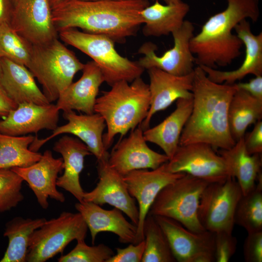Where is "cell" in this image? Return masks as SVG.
Listing matches in <instances>:
<instances>
[{"label": "cell", "instance_id": "33", "mask_svg": "<svg viewBox=\"0 0 262 262\" xmlns=\"http://www.w3.org/2000/svg\"><path fill=\"white\" fill-rule=\"evenodd\" d=\"M143 233L145 247L142 262H176L165 233L149 213L144 221Z\"/></svg>", "mask_w": 262, "mask_h": 262}, {"label": "cell", "instance_id": "28", "mask_svg": "<svg viewBox=\"0 0 262 262\" xmlns=\"http://www.w3.org/2000/svg\"><path fill=\"white\" fill-rule=\"evenodd\" d=\"M218 154L226 162L231 177L237 180L243 195L251 191L261 173V154H249L246 149L244 137L236 141L231 147L220 149Z\"/></svg>", "mask_w": 262, "mask_h": 262}, {"label": "cell", "instance_id": "15", "mask_svg": "<svg viewBox=\"0 0 262 262\" xmlns=\"http://www.w3.org/2000/svg\"><path fill=\"white\" fill-rule=\"evenodd\" d=\"M184 174L168 172L164 163L154 169L134 170L123 176L130 194L138 204L139 221L135 244L144 240V221L159 193L167 184Z\"/></svg>", "mask_w": 262, "mask_h": 262}, {"label": "cell", "instance_id": "3", "mask_svg": "<svg viewBox=\"0 0 262 262\" xmlns=\"http://www.w3.org/2000/svg\"><path fill=\"white\" fill-rule=\"evenodd\" d=\"M227 2V8L210 16L190 40V49L198 66L215 68L230 65L241 55L243 45L232 30L243 19L255 22L259 17V0Z\"/></svg>", "mask_w": 262, "mask_h": 262}, {"label": "cell", "instance_id": "46", "mask_svg": "<svg viewBox=\"0 0 262 262\" xmlns=\"http://www.w3.org/2000/svg\"><path fill=\"white\" fill-rule=\"evenodd\" d=\"M2 74V65H1V58L0 56V78Z\"/></svg>", "mask_w": 262, "mask_h": 262}, {"label": "cell", "instance_id": "10", "mask_svg": "<svg viewBox=\"0 0 262 262\" xmlns=\"http://www.w3.org/2000/svg\"><path fill=\"white\" fill-rule=\"evenodd\" d=\"M172 173H185L206 180L218 182L231 177L223 158L208 144L179 145L173 157L165 163Z\"/></svg>", "mask_w": 262, "mask_h": 262}, {"label": "cell", "instance_id": "5", "mask_svg": "<svg viewBox=\"0 0 262 262\" xmlns=\"http://www.w3.org/2000/svg\"><path fill=\"white\" fill-rule=\"evenodd\" d=\"M84 66L73 51L56 38L43 45H33L27 67L41 84L48 100L52 103L57 101Z\"/></svg>", "mask_w": 262, "mask_h": 262}, {"label": "cell", "instance_id": "4", "mask_svg": "<svg viewBox=\"0 0 262 262\" xmlns=\"http://www.w3.org/2000/svg\"><path fill=\"white\" fill-rule=\"evenodd\" d=\"M149 107V86L141 77L131 82H118L110 90L103 92L96 99L94 112L101 115L106 123L107 132L103 134L106 149L110 147L116 135L122 138L140 125Z\"/></svg>", "mask_w": 262, "mask_h": 262}, {"label": "cell", "instance_id": "9", "mask_svg": "<svg viewBox=\"0 0 262 262\" xmlns=\"http://www.w3.org/2000/svg\"><path fill=\"white\" fill-rule=\"evenodd\" d=\"M243 193L236 179L209 183L202 192L198 210L199 220L208 231L232 233L234 214Z\"/></svg>", "mask_w": 262, "mask_h": 262}, {"label": "cell", "instance_id": "36", "mask_svg": "<svg viewBox=\"0 0 262 262\" xmlns=\"http://www.w3.org/2000/svg\"><path fill=\"white\" fill-rule=\"evenodd\" d=\"M114 251L101 244L89 246L84 240L77 241L75 247L68 253L58 259L59 262H107L114 256Z\"/></svg>", "mask_w": 262, "mask_h": 262}, {"label": "cell", "instance_id": "38", "mask_svg": "<svg viewBox=\"0 0 262 262\" xmlns=\"http://www.w3.org/2000/svg\"><path fill=\"white\" fill-rule=\"evenodd\" d=\"M244 244V256L246 262H262V231L247 233Z\"/></svg>", "mask_w": 262, "mask_h": 262}, {"label": "cell", "instance_id": "12", "mask_svg": "<svg viewBox=\"0 0 262 262\" xmlns=\"http://www.w3.org/2000/svg\"><path fill=\"white\" fill-rule=\"evenodd\" d=\"M153 216L165 233L176 262H215L214 233L194 232L171 218Z\"/></svg>", "mask_w": 262, "mask_h": 262}, {"label": "cell", "instance_id": "35", "mask_svg": "<svg viewBox=\"0 0 262 262\" xmlns=\"http://www.w3.org/2000/svg\"><path fill=\"white\" fill-rule=\"evenodd\" d=\"M23 181L11 168L0 169V213L11 210L24 199Z\"/></svg>", "mask_w": 262, "mask_h": 262}, {"label": "cell", "instance_id": "41", "mask_svg": "<svg viewBox=\"0 0 262 262\" xmlns=\"http://www.w3.org/2000/svg\"><path fill=\"white\" fill-rule=\"evenodd\" d=\"M238 89L242 90L253 97L262 100V76H255L246 82L234 83Z\"/></svg>", "mask_w": 262, "mask_h": 262}, {"label": "cell", "instance_id": "31", "mask_svg": "<svg viewBox=\"0 0 262 262\" xmlns=\"http://www.w3.org/2000/svg\"><path fill=\"white\" fill-rule=\"evenodd\" d=\"M35 136L0 133V169L26 167L38 161L42 154L29 149Z\"/></svg>", "mask_w": 262, "mask_h": 262}, {"label": "cell", "instance_id": "17", "mask_svg": "<svg viewBox=\"0 0 262 262\" xmlns=\"http://www.w3.org/2000/svg\"><path fill=\"white\" fill-rule=\"evenodd\" d=\"M98 181L96 187L84 192L83 201L100 206L108 204L125 213L137 226L139 210L135 199L130 194L121 175L107 162H98Z\"/></svg>", "mask_w": 262, "mask_h": 262}, {"label": "cell", "instance_id": "32", "mask_svg": "<svg viewBox=\"0 0 262 262\" xmlns=\"http://www.w3.org/2000/svg\"><path fill=\"white\" fill-rule=\"evenodd\" d=\"M234 223L251 233L262 231V175L259 174L254 188L242 195L237 205Z\"/></svg>", "mask_w": 262, "mask_h": 262}, {"label": "cell", "instance_id": "34", "mask_svg": "<svg viewBox=\"0 0 262 262\" xmlns=\"http://www.w3.org/2000/svg\"><path fill=\"white\" fill-rule=\"evenodd\" d=\"M33 45L19 35L8 23L0 25V56L27 67Z\"/></svg>", "mask_w": 262, "mask_h": 262}, {"label": "cell", "instance_id": "7", "mask_svg": "<svg viewBox=\"0 0 262 262\" xmlns=\"http://www.w3.org/2000/svg\"><path fill=\"white\" fill-rule=\"evenodd\" d=\"M209 183L184 174L160 191L148 213L171 218L194 232L204 231L198 219V210L201 195Z\"/></svg>", "mask_w": 262, "mask_h": 262}, {"label": "cell", "instance_id": "8", "mask_svg": "<svg viewBox=\"0 0 262 262\" xmlns=\"http://www.w3.org/2000/svg\"><path fill=\"white\" fill-rule=\"evenodd\" d=\"M88 229L79 212H63L46 220L30 236L26 262H45L62 253L72 241L84 240Z\"/></svg>", "mask_w": 262, "mask_h": 262}, {"label": "cell", "instance_id": "18", "mask_svg": "<svg viewBox=\"0 0 262 262\" xmlns=\"http://www.w3.org/2000/svg\"><path fill=\"white\" fill-rule=\"evenodd\" d=\"M147 70L150 107L147 116L140 125L143 131L149 128L151 118L157 112L165 110L179 99L193 98L194 71L178 76L155 67Z\"/></svg>", "mask_w": 262, "mask_h": 262}, {"label": "cell", "instance_id": "14", "mask_svg": "<svg viewBox=\"0 0 262 262\" xmlns=\"http://www.w3.org/2000/svg\"><path fill=\"white\" fill-rule=\"evenodd\" d=\"M63 117L67 122L58 126L51 135L46 138L39 139L35 136L29 149L38 152L47 142L62 134H71L77 137L87 147L97 162H108L109 154L104 147L103 132L106 127L103 117L99 114H77L74 111L63 112Z\"/></svg>", "mask_w": 262, "mask_h": 262}, {"label": "cell", "instance_id": "30", "mask_svg": "<svg viewBox=\"0 0 262 262\" xmlns=\"http://www.w3.org/2000/svg\"><path fill=\"white\" fill-rule=\"evenodd\" d=\"M46 220L16 216L7 222L3 236L8 238V245L0 262H26L30 236Z\"/></svg>", "mask_w": 262, "mask_h": 262}, {"label": "cell", "instance_id": "27", "mask_svg": "<svg viewBox=\"0 0 262 262\" xmlns=\"http://www.w3.org/2000/svg\"><path fill=\"white\" fill-rule=\"evenodd\" d=\"M189 10L190 6L182 1L163 4L155 0L141 12L144 35L160 37L172 34L181 26Z\"/></svg>", "mask_w": 262, "mask_h": 262}, {"label": "cell", "instance_id": "40", "mask_svg": "<svg viewBox=\"0 0 262 262\" xmlns=\"http://www.w3.org/2000/svg\"><path fill=\"white\" fill-rule=\"evenodd\" d=\"M246 149L249 154H262V121L254 124L253 130L248 135L244 136Z\"/></svg>", "mask_w": 262, "mask_h": 262}, {"label": "cell", "instance_id": "29", "mask_svg": "<svg viewBox=\"0 0 262 262\" xmlns=\"http://www.w3.org/2000/svg\"><path fill=\"white\" fill-rule=\"evenodd\" d=\"M262 117V100L237 89L228 109L229 126L234 141L244 137L247 127L261 120Z\"/></svg>", "mask_w": 262, "mask_h": 262}, {"label": "cell", "instance_id": "6", "mask_svg": "<svg viewBox=\"0 0 262 262\" xmlns=\"http://www.w3.org/2000/svg\"><path fill=\"white\" fill-rule=\"evenodd\" d=\"M58 35L64 42L89 56L100 68L104 82L111 86L121 81L131 82L144 71L137 61L119 54L115 42L107 36L76 28L61 31Z\"/></svg>", "mask_w": 262, "mask_h": 262}, {"label": "cell", "instance_id": "37", "mask_svg": "<svg viewBox=\"0 0 262 262\" xmlns=\"http://www.w3.org/2000/svg\"><path fill=\"white\" fill-rule=\"evenodd\" d=\"M232 233L225 231L214 233L215 262H229L235 253L237 241Z\"/></svg>", "mask_w": 262, "mask_h": 262}, {"label": "cell", "instance_id": "23", "mask_svg": "<svg viewBox=\"0 0 262 262\" xmlns=\"http://www.w3.org/2000/svg\"><path fill=\"white\" fill-rule=\"evenodd\" d=\"M82 71L81 77L60 95L55 104L59 110L77 111L85 114L95 113L99 89L104 82L103 75L93 61L84 64Z\"/></svg>", "mask_w": 262, "mask_h": 262}, {"label": "cell", "instance_id": "16", "mask_svg": "<svg viewBox=\"0 0 262 262\" xmlns=\"http://www.w3.org/2000/svg\"><path fill=\"white\" fill-rule=\"evenodd\" d=\"M139 125L128 137L121 139L109 154V165L122 176L134 170L154 169L169 158L148 147Z\"/></svg>", "mask_w": 262, "mask_h": 262}, {"label": "cell", "instance_id": "47", "mask_svg": "<svg viewBox=\"0 0 262 262\" xmlns=\"http://www.w3.org/2000/svg\"><path fill=\"white\" fill-rule=\"evenodd\" d=\"M85 0V1H96V0Z\"/></svg>", "mask_w": 262, "mask_h": 262}, {"label": "cell", "instance_id": "25", "mask_svg": "<svg viewBox=\"0 0 262 262\" xmlns=\"http://www.w3.org/2000/svg\"><path fill=\"white\" fill-rule=\"evenodd\" d=\"M1 65L0 84L17 105L25 102L38 105L50 103L26 66L3 58H1Z\"/></svg>", "mask_w": 262, "mask_h": 262}, {"label": "cell", "instance_id": "11", "mask_svg": "<svg viewBox=\"0 0 262 262\" xmlns=\"http://www.w3.org/2000/svg\"><path fill=\"white\" fill-rule=\"evenodd\" d=\"M194 30L193 24L184 20L181 26L172 33L173 47L160 56L156 53L157 47L155 44L151 42H145L138 49V53L143 55L137 61L138 64L144 69L155 67L178 76L192 72L196 62L190 42L194 36Z\"/></svg>", "mask_w": 262, "mask_h": 262}, {"label": "cell", "instance_id": "48", "mask_svg": "<svg viewBox=\"0 0 262 262\" xmlns=\"http://www.w3.org/2000/svg\"><path fill=\"white\" fill-rule=\"evenodd\" d=\"M15 0H12V2H13H13H14Z\"/></svg>", "mask_w": 262, "mask_h": 262}, {"label": "cell", "instance_id": "44", "mask_svg": "<svg viewBox=\"0 0 262 262\" xmlns=\"http://www.w3.org/2000/svg\"><path fill=\"white\" fill-rule=\"evenodd\" d=\"M62 0H49L51 7L58 4Z\"/></svg>", "mask_w": 262, "mask_h": 262}, {"label": "cell", "instance_id": "1", "mask_svg": "<svg viewBox=\"0 0 262 262\" xmlns=\"http://www.w3.org/2000/svg\"><path fill=\"white\" fill-rule=\"evenodd\" d=\"M147 0H62L51 7L53 24L59 33L71 28L103 34L124 43L143 23L141 12Z\"/></svg>", "mask_w": 262, "mask_h": 262}, {"label": "cell", "instance_id": "19", "mask_svg": "<svg viewBox=\"0 0 262 262\" xmlns=\"http://www.w3.org/2000/svg\"><path fill=\"white\" fill-rule=\"evenodd\" d=\"M64 168L62 158H55L52 152L46 150L40 159L26 167L11 168L29 185L40 206L47 209L49 197L63 203L66 198L63 193L57 189L58 174Z\"/></svg>", "mask_w": 262, "mask_h": 262}, {"label": "cell", "instance_id": "21", "mask_svg": "<svg viewBox=\"0 0 262 262\" xmlns=\"http://www.w3.org/2000/svg\"><path fill=\"white\" fill-rule=\"evenodd\" d=\"M234 30L245 46V56L241 65L231 71H221L199 66L208 78L215 83L232 84L249 74L262 76V33L253 34L246 19L239 22Z\"/></svg>", "mask_w": 262, "mask_h": 262}, {"label": "cell", "instance_id": "13", "mask_svg": "<svg viewBox=\"0 0 262 262\" xmlns=\"http://www.w3.org/2000/svg\"><path fill=\"white\" fill-rule=\"evenodd\" d=\"M9 24L33 46L58 38L49 0H16Z\"/></svg>", "mask_w": 262, "mask_h": 262}, {"label": "cell", "instance_id": "43", "mask_svg": "<svg viewBox=\"0 0 262 262\" xmlns=\"http://www.w3.org/2000/svg\"><path fill=\"white\" fill-rule=\"evenodd\" d=\"M13 9L12 0H0V25L10 23Z\"/></svg>", "mask_w": 262, "mask_h": 262}, {"label": "cell", "instance_id": "42", "mask_svg": "<svg viewBox=\"0 0 262 262\" xmlns=\"http://www.w3.org/2000/svg\"><path fill=\"white\" fill-rule=\"evenodd\" d=\"M18 105L8 95L0 84V117H5Z\"/></svg>", "mask_w": 262, "mask_h": 262}, {"label": "cell", "instance_id": "24", "mask_svg": "<svg viewBox=\"0 0 262 262\" xmlns=\"http://www.w3.org/2000/svg\"><path fill=\"white\" fill-rule=\"evenodd\" d=\"M53 149L63 161V174L58 177L57 186L72 195L78 202L83 201L84 192L80 176L84 168L85 157L92 155L86 145L77 138L65 135L57 141Z\"/></svg>", "mask_w": 262, "mask_h": 262}, {"label": "cell", "instance_id": "22", "mask_svg": "<svg viewBox=\"0 0 262 262\" xmlns=\"http://www.w3.org/2000/svg\"><path fill=\"white\" fill-rule=\"evenodd\" d=\"M75 207L90 230L93 245L97 234L103 231L116 234L122 243L135 244L137 227L128 221L119 209L106 210L93 202L84 201L76 203Z\"/></svg>", "mask_w": 262, "mask_h": 262}, {"label": "cell", "instance_id": "45", "mask_svg": "<svg viewBox=\"0 0 262 262\" xmlns=\"http://www.w3.org/2000/svg\"><path fill=\"white\" fill-rule=\"evenodd\" d=\"M164 0L165 2V3H167V4L177 3L182 1L181 0Z\"/></svg>", "mask_w": 262, "mask_h": 262}, {"label": "cell", "instance_id": "2", "mask_svg": "<svg viewBox=\"0 0 262 262\" xmlns=\"http://www.w3.org/2000/svg\"><path fill=\"white\" fill-rule=\"evenodd\" d=\"M236 89L234 83L212 82L200 66L195 67L192 90L193 108L179 145L204 143L216 151L231 147L235 142L229 131L228 109Z\"/></svg>", "mask_w": 262, "mask_h": 262}, {"label": "cell", "instance_id": "20", "mask_svg": "<svg viewBox=\"0 0 262 262\" xmlns=\"http://www.w3.org/2000/svg\"><path fill=\"white\" fill-rule=\"evenodd\" d=\"M60 110L55 104L22 103L0 120V133L20 136L37 133L42 130H54L58 126Z\"/></svg>", "mask_w": 262, "mask_h": 262}, {"label": "cell", "instance_id": "26", "mask_svg": "<svg viewBox=\"0 0 262 262\" xmlns=\"http://www.w3.org/2000/svg\"><path fill=\"white\" fill-rule=\"evenodd\" d=\"M193 108V98L176 101L174 111L157 125L144 131L145 140L160 147L170 159L179 146L182 130Z\"/></svg>", "mask_w": 262, "mask_h": 262}, {"label": "cell", "instance_id": "39", "mask_svg": "<svg viewBox=\"0 0 262 262\" xmlns=\"http://www.w3.org/2000/svg\"><path fill=\"white\" fill-rule=\"evenodd\" d=\"M145 247V240L138 244L131 243L125 248H116V253L107 262H141Z\"/></svg>", "mask_w": 262, "mask_h": 262}]
</instances>
